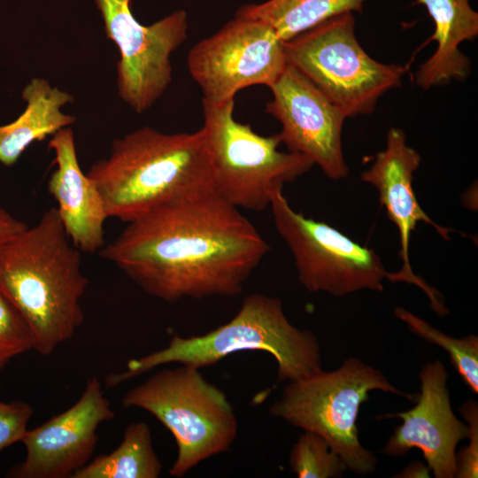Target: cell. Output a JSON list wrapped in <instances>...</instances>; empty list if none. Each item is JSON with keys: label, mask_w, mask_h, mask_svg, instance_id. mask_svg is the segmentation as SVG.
I'll use <instances>...</instances> for the list:
<instances>
[{"label": "cell", "mask_w": 478, "mask_h": 478, "mask_svg": "<svg viewBox=\"0 0 478 478\" xmlns=\"http://www.w3.org/2000/svg\"><path fill=\"white\" fill-rule=\"evenodd\" d=\"M268 251L238 208L207 190L127 222L99 253L145 293L174 302L237 296Z\"/></svg>", "instance_id": "cell-1"}, {"label": "cell", "mask_w": 478, "mask_h": 478, "mask_svg": "<svg viewBox=\"0 0 478 478\" xmlns=\"http://www.w3.org/2000/svg\"><path fill=\"white\" fill-rule=\"evenodd\" d=\"M56 207L0 250V292L27 322L34 349L51 354L82 325L89 285L80 251L71 245Z\"/></svg>", "instance_id": "cell-2"}, {"label": "cell", "mask_w": 478, "mask_h": 478, "mask_svg": "<svg viewBox=\"0 0 478 478\" xmlns=\"http://www.w3.org/2000/svg\"><path fill=\"white\" fill-rule=\"evenodd\" d=\"M87 175L108 217L127 223L173 199L214 190L202 128L177 134L138 128L115 139L109 157L95 162Z\"/></svg>", "instance_id": "cell-3"}, {"label": "cell", "mask_w": 478, "mask_h": 478, "mask_svg": "<svg viewBox=\"0 0 478 478\" xmlns=\"http://www.w3.org/2000/svg\"><path fill=\"white\" fill-rule=\"evenodd\" d=\"M241 351L271 354L277 362L279 381L292 382L323 370L315 334L291 324L279 298L255 293L243 299L240 310L227 323L201 335H174L166 348L130 359L125 371L105 376L104 384L113 388L170 363L199 369Z\"/></svg>", "instance_id": "cell-4"}, {"label": "cell", "mask_w": 478, "mask_h": 478, "mask_svg": "<svg viewBox=\"0 0 478 478\" xmlns=\"http://www.w3.org/2000/svg\"><path fill=\"white\" fill-rule=\"evenodd\" d=\"M374 390L413 399L381 370L351 357L335 370L289 382L269 412L293 427L320 435L340 456L346 470L367 475L375 471L378 459L360 443L357 418Z\"/></svg>", "instance_id": "cell-5"}, {"label": "cell", "mask_w": 478, "mask_h": 478, "mask_svg": "<svg viewBox=\"0 0 478 478\" xmlns=\"http://www.w3.org/2000/svg\"><path fill=\"white\" fill-rule=\"evenodd\" d=\"M122 406L147 411L173 435L178 454L170 474L182 477L200 462L233 444L238 421L226 394L199 369L181 365L162 369L130 389Z\"/></svg>", "instance_id": "cell-6"}, {"label": "cell", "mask_w": 478, "mask_h": 478, "mask_svg": "<svg viewBox=\"0 0 478 478\" xmlns=\"http://www.w3.org/2000/svg\"><path fill=\"white\" fill-rule=\"evenodd\" d=\"M204 134L214 191L236 208L254 212L270 205L273 196L313 166L306 156L278 150V134L263 136L234 117L235 100H202Z\"/></svg>", "instance_id": "cell-7"}, {"label": "cell", "mask_w": 478, "mask_h": 478, "mask_svg": "<svg viewBox=\"0 0 478 478\" xmlns=\"http://www.w3.org/2000/svg\"><path fill=\"white\" fill-rule=\"evenodd\" d=\"M287 63L305 74L348 117L370 114L399 87L407 67L372 58L355 35L352 12L330 18L284 42Z\"/></svg>", "instance_id": "cell-8"}, {"label": "cell", "mask_w": 478, "mask_h": 478, "mask_svg": "<svg viewBox=\"0 0 478 478\" xmlns=\"http://www.w3.org/2000/svg\"><path fill=\"white\" fill-rule=\"evenodd\" d=\"M275 228L295 259L299 282L310 292L335 297L363 289L382 291L383 281L393 282L380 256L330 225L296 212L282 191L270 205Z\"/></svg>", "instance_id": "cell-9"}, {"label": "cell", "mask_w": 478, "mask_h": 478, "mask_svg": "<svg viewBox=\"0 0 478 478\" xmlns=\"http://www.w3.org/2000/svg\"><path fill=\"white\" fill-rule=\"evenodd\" d=\"M106 36L119 49L116 83L120 97L142 113L172 82L171 55L187 39L188 16L179 10L145 26L134 17L131 0H95Z\"/></svg>", "instance_id": "cell-10"}, {"label": "cell", "mask_w": 478, "mask_h": 478, "mask_svg": "<svg viewBox=\"0 0 478 478\" xmlns=\"http://www.w3.org/2000/svg\"><path fill=\"white\" fill-rule=\"evenodd\" d=\"M284 42L268 24L235 16L218 32L195 44L189 71L204 101L235 99L252 85L271 87L287 66Z\"/></svg>", "instance_id": "cell-11"}, {"label": "cell", "mask_w": 478, "mask_h": 478, "mask_svg": "<svg viewBox=\"0 0 478 478\" xmlns=\"http://www.w3.org/2000/svg\"><path fill=\"white\" fill-rule=\"evenodd\" d=\"M266 112L281 125L278 133L289 151L308 157L329 179L346 178L342 131L347 118L305 74L287 65L269 88Z\"/></svg>", "instance_id": "cell-12"}, {"label": "cell", "mask_w": 478, "mask_h": 478, "mask_svg": "<svg viewBox=\"0 0 478 478\" xmlns=\"http://www.w3.org/2000/svg\"><path fill=\"white\" fill-rule=\"evenodd\" d=\"M115 413L102 383L91 377L80 398L67 410L27 429L21 443L26 458L7 473L12 478H72L87 465L96 447L101 423Z\"/></svg>", "instance_id": "cell-13"}, {"label": "cell", "mask_w": 478, "mask_h": 478, "mask_svg": "<svg viewBox=\"0 0 478 478\" xmlns=\"http://www.w3.org/2000/svg\"><path fill=\"white\" fill-rule=\"evenodd\" d=\"M420 393L416 405L405 411L377 419L399 418L382 452L403 457L411 449L422 452L436 478H455L456 448L468 436V426L454 414L447 388L448 372L440 360L427 363L420 371Z\"/></svg>", "instance_id": "cell-14"}, {"label": "cell", "mask_w": 478, "mask_h": 478, "mask_svg": "<svg viewBox=\"0 0 478 478\" xmlns=\"http://www.w3.org/2000/svg\"><path fill=\"white\" fill-rule=\"evenodd\" d=\"M420 161L419 152L407 145L405 132L391 127L387 134L386 148L376 153L373 164L361 173L360 179L377 189L381 204L399 233L398 256L402 266L393 273V282L403 281L419 287L428 297L432 310L443 316L448 313V309L440 292L414 274L409 258L410 239L418 222L428 224L447 241L453 231L435 222L417 200L412 181L413 173Z\"/></svg>", "instance_id": "cell-15"}, {"label": "cell", "mask_w": 478, "mask_h": 478, "mask_svg": "<svg viewBox=\"0 0 478 478\" xmlns=\"http://www.w3.org/2000/svg\"><path fill=\"white\" fill-rule=\"evenodd\" d=\"M48 147L55 154L52 163L56 166L48 181V191L58 204L56 208L66 234L79 251H100L109 217L97 188L79 165L72 128L56 132Z\"/></svg>", "instance_id": "cell-16"}, {"label": "cell", "mask_w": 478, "mask_h": 478, "mask_svg": "<svg viewBox=\"0 0 478 478\" xmlns=\"http://www.w3.org/2000/svg\"><path fill=\"white\" fill-rule=\"evenodd\" d=\"M423 4L435 24L428 40L436 41L435 53L416 73V84L424 89L445 84L451 80H465L470 73V61L459 49L464 41L478 35V13L469 0H416Z\"/></svg>", "instance_id": "cell-17"}, {"label": "cell", "mask_w": 478, "mask_h": 478, "mask_svg": "<svg viewBox=\"0 0 478 478\" xmlns=\"http://www.w3.org/2000/svg\"><path fill=\"white\" fill-rule=\"evenodd\" d=\"M27 106L12 122L0 126V163L11 166L34 142L42 141L76 121L62 107L73 96L43 78H33L22 90Z\"/></svg>", "instance_id": "cell-18"}, {"label": "cell", "mask_w": 478, "mask_h": 478, "mask_svg": "<svg viewBox=\"0 0 478 478\" xmlns=\"http://www.w3.org/2000/svg\"><path fill=\"white\" fill-rule=\"evenodd\" d=\"M366 0H267L242 6L235 16L261 20L287 42L335 16L361 12Z\"/></svg>", "instance_id": "cell-19"}, {"label": "cell", "mask_w": 478, "mask_h": 478, "mask_svg": "<svg viewBox=\"0 0 478 478\" xmlns=\"http://www.w3.org/2000/svg\"><path fill=\"white\" fill-rule=\"evenodd\" d=\"M163 466L157 456L149 425L129 424L120 444L78 470L72 478H157Z\"/></svg>", "instance_id": "cell-20"}, {"label": "cell", "mask_w": 478, "mask_h": 478, "mask_svg": "<svg viewBox=\"0 0 478 478\" xmlns=\"http://www.w3.org/2000/svg\"><path fill=\"white\" fill-rule=\"evenodd\" d=\"M395 315L405 322L414 335L446 351L451 363L462 381L472 392L478 393L477 335L451 337L403 307L395 308Z\"/></svg>", "instance_id": "cell-21"}, {"label": "cell", "mask_w": 478, "mask_h": 478, "mask_svg": "<svg viewBox=\"0 0 478 478\" xmlns=\"http://www.w3.org/2000/svg\"><path fill=\"white\" fill-rule=\"evenodd\" d=\"M289 462L299 478H337L346 471L342 459L327 441L307 430L292 447Z\"/></svg>", "instance_id": "cell-22"}, {"label": "cell", "mask_w": 478, "mask_h": 478, "mask_svg": "<svg viewBox=\"0 0 478 478\" xmlns=\"http://www.w3.org/2000/svg\"><path fill=\"white\" fill-rule=\"evenodd\" d=\"M33 349V337L27 322L0 292V372L13 358Z\"/></svg>", "instance_id": "cell-23"}, {"label": "cell", "mask_w": 478, "mask_h": 478, "mask_svg": "<svg viewBox=\"0 0 478 478\" xmlns=\"http://www.w3.org/2000/svg\"><path fill=\"white\" fill-rule=\"evenodd\" d=\"M468 426V444L456 453L457 478L478 477V405L468 399L459 407Z\"/></svg>", "instance_id": "cell-24"}, {"label": "cell", "mask_w": 478, "mask_h": 478, "mask_svg": "<svg viewBox=\"0 0 478 478\" xmlns=\"http://www.w3.org/2000/svg\"><path fill=\"white\" fill-rule=\"evenodd\" d=\"M33 413V407L26 402L0 401V451L22 441Z\"/></svg>", "instance_id": "cell-25"}, {"label": "cell", "mask_w": 478, "mask_h": 478, "mask_svg": "<svg viewBox=\"0 0 478 478\" xmlns=\"http://www.w3.org/2000/svg\"><path fill=\"white\" fill-rule=\"evenodd\" d=\"M27 225L16 219L0 205V250L27 228Z\"/></svg>", "instance_id": "cell-26"}, {"label": "cell", "mask_w": 478, "mask_h": 478, "mask_svg": "<svg viewBox=\"0 0 478 478\" xmlns=\"http://www.w3.org/2000/svg\"><path fill=\"white\" fill-rule=\"evenodd\" d=\"M429 468L420 461L409 464L400 474L393 477L397 478H420L429 477Z\"/></svg>", "instance_id": "cell-27"}]
</instances>
